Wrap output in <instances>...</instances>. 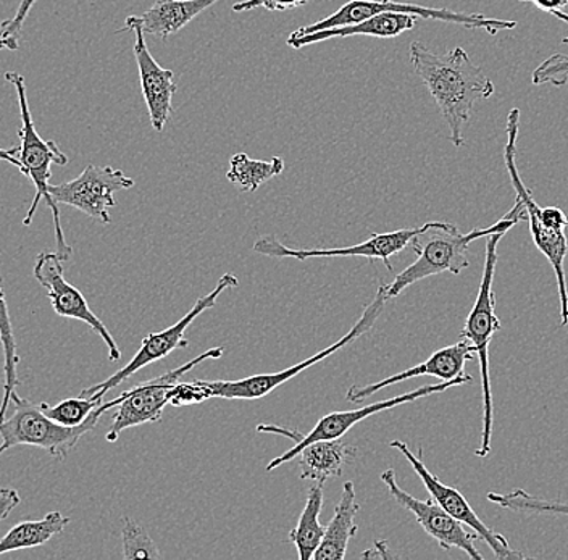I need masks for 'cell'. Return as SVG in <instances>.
Listing matches in <instances>:
<instances>
[{"mask_svg": "<svg viewBox=\"0 0 568 560\" xmlns=\"http://www.w3.org/2000/svg\"><path fill=\"white\" fill-rule=\"evenodd\" d=\"M527 220L524 202L515 200L514 207L495 225L483 230H471L460 233L453 223L428 222L420 226V232L410 241L412 251L417 254V261L399 273L393 283L385 285L386 297L394 299L404 293L408 286L415 285L429 276L449 272L460 275L468 268L467 251L474 241L488 237L495 233H509L518 222Z\"/></svg>", "mask_w": 568, "mask_h": 560, "instance_id": "2", "label": "cell"}, {"mask_svg": "<svg viewBox=\"0 0 568 560\" xmlns=\"http://www.w3.org/2000/svg\"><path fill=\"white\" fill-rule=\"evenodd\" d=\"M20 495L13 488H0V522L12 513V510L20 505Z\"/></svg>", "mask_w": 568, "mask_h": 560, "instance_id": "33", "label": "cell"}, {"mask_svg": "<svg viewBox=\"0 0 568 560\" xmlns=\"http://www.w3.org/2000/svg\"><path fill=\"white\" fill-rule=\"evenodd\" d=\"M237 285H240V282H237L233 273L223 275L222 278L219 279V283H216L215 289L205 294L204 297H199L193 308H191L181 320H178L175 325L169 326V328L162 329V332L149 333V335L142 339L140 350L134 354L133 359L128 362V364L124 365L123 368H120L116 374H113L112 377L98 383V385L91 386V388L83 389L80 396H83V398H91V396L104 398L106 393L122 385L123 381H126L131 375L136 374L141 368L148 367L149 364H154V362L165 359L173 350L186 349V347L190 346V339L186 338V329L193 325V322L199 315L204 314L209 308L215 307L216 299H219L223 291L237 288Z\"/></svg>", "mask_w": 568, "mask_h": 560, "instance_id": "8", "label": "cell"}, {"mask_svg": "<svg viewBox=\"0 0 568 560\" xmlns=\"http://www.w3.org/2000/svg\"><path fill=\"white\" fill-rule=\"evenodd\" d=\"M420 232V228L397 230V232L382 233V235H372L367 241L361 244H354L349 247H329V250H293L286 244L280 243L275 236H264L254 244V253L266 255L273 258H296V261H307V258H329V257H365L379 258L386 265L388 271L393 272L390 257L403 253L410 246V241Z\"/></svg>", "mask_w": 568, "mask_h": 560, "instance_id": "15", "label": "cell"}, {"mask_svg": "<svg viewBox=\"0 0 568 560\" xmlns=\"http://www.w3.org/2000/svg\"><path fill=\"white\" fill-rule=\"evenodd\" d=\"M506 235L507 233H495L486 237L485 267H483L477 301L468 314L464 328L460 329V339L471 342L481 367L483 430L481 442L475 451L478 457H488L491 454L495 406H493L491 375H489V368H491L489 367V344L495 333L503 328L496 315V294L493 283H495L497 265V244Z\"/></svg>", "mask_w": 568, "mask_h": 560, "instance_id": "5", "label": "cell"}, {"mask_svg": "<svg viewBox=\"0 0 568 560\" xmlns=\"http://www.w3.org/2000/svg\"><path fill=\"white\" fill-rule=\"evenodd\" d=\"M209 399H212L211 391L205 388L202 380H194L193 383L178 381L173 385L172 391H170V406L173 407L202 404Z\"/></svg>", "mask_w": 568, "mask_h": 560, "instance_id": "30", "label": "cell"}, {"mask_svg": "<svg viewBox=\"0 0 568 560\" xmlns=\"http://www.w3.org/2000/svg\"><path fill=\"white\" fill-rule=\"evenodd\" d=\"M408 54L414 72L428 88L449 128L450 141L460 149L465 144L464 126L470 122L475 104L495 94V83L462 48L439 55L424 42L414 41Z\"/></svg>", "mask_w": 568, "mask_h": 560, "instance_id": "1", "label": "cell"}, {"mask_svg": "<svg viewBox=\"0 0 568 560\" xmlns=\"http://www.w3.org/2000/svg\"><path fill=\"white\" fill-rule=\"evenodd\" d=\"M489 502L503 507V509L513 510V512L538 513V516H568V502L549 501L521 488H515L506 495L500 492H488Z\"/></svg>", "mask_w": 568, "mask_h": 560, "instance_id": "26", "label": "cell"}, {"mask_svg": "<svg viewBox=\"0 0 568 560\" xmlns=\"http://www.w3.org/2000/svg\"><path fill=\"white\" fill-rule=\"evenodd\" d=\"M389 446L393 449H397V451L406 457L407 462L410 464L415 474L420 477L422 483L428 489L432 498L435 499L449 516H453L454 519L470 527L471 530L491 548L493 554H495L497 560L525 559L521 552L514 551V549L510 548L509 541H507L503 534L496 533V531H493L491 528L486 527V525L479 520V517L475 513V510L471 509V506L468 505L467 499H465V496L462 495L459 489L447 487L438 477H435L432 471L426 469L424 460L420 459L422 449L420 454L415 456V454L410 451V448H408V445L404 441H399V439H394V441L389 442Z\"/></svg>", "mask_w": 568, "mask_h": 560, "instance_id": "14", "label": "cell"}, {"mask_svg": "<svg viewBox=\"0 0 568 560\" xmlns=\"http://www.w3.org/2000/svg\"><path fill=\"white\" fill-rule=\"evenodd\" d=\"M562 44H568V37L562 39Z\"/></svg>", "mask_w": 568, "mask_h": 560, "instance_id": "38", "label": "cell"}, {"mask_svg": "<svg viewBox=\"0 0 568 560\" xmlns=\"http://www.w3.org/2000/svg\"><path fill=\"white\" fill-rule=\"evenodd\" d=\"M386 303H388V297H386L385 285H382L379 286L378 291H376L372 303L365 306L361 318L357 320V324H355L353 328L349 329L347 335H344L339 342L332 344V346L326 347V349L320 350V353L315 354V356L308 357V359L293 365V367L284 368V370L276 371V374L254 375V377L243 378V380H213L202 383H204L205 388L211 391L212 399L222 398L230 400H255L265 398V396H268L270 393L275 391L278 386L293 380V378L297 377L301 371L314 367L315 364L325 360L326 357L333 356V354L337 353L339 349H343V347L349 346L351 343L357 342V339L361 338V336H364L365 333L372 332L373 326H375L376 320L379 318V315L383 314V308H385Z\"/></svg>", "mask_w": 568, "mask_h": 560, "instance_id": "7", "label": "cell"}, {"mask_svg": "<svg viewBox=\"0 0 568 560\" xmlns=\"http://www.w3.org/2000/svg\"><path fill=\"white\" fill-rule=\"evenodd\" d=\"M383 12H403L425 20L446 21V23L460 24L467 30H485L486 33L497 34L499 31H510L517 28V21L488 19L481 13L450 12L447 9H428L417 3H400L393 0H351L344 3L337 12L326 19L315 21L308 27H301L294 31L296 34H311L315 31L329 30V28L347 27L379 16Z\"/></svg>", "mask_w": 568, "mask_h": 560, "instance_id": "9", "label": "cell"}, {"mask_svg": "<svg viewBox=\"0 0 568 560\" xmlns=\"http://www.w3.org/2000/svg\"><path fill=\"white\" fill-rule=\"evenodd\" d=\"M136 41H134V57L140 70L141 91L148 105L151 125L158 133L170 122L173 115V95L176 94L178 84L172 70L163 69L149 52L145 44V34L140 27H131Z\"/></svg>", "mask_w": 568, "mask_h": 560, "instance_id": "16", "label": "cell"}, {"mask_svg": "<svg viewBox=\"0 0 568 560\" xmlns=\"http://www.w3.org/2000/svg\"><path fill=\"white\" fill-rule=\"evenodd\" d=\"M36 2H38V0H21L16 17L2 21V24H0L2 37L12 44L13 51L20 48L21 30H23L24 20H27L28 13L31 12Z\"/></svg>", "mask_w": 568, "mask_h": 560, "instance_id": "31", "label": "cell"}, {"mask_svg": "<svg viewBox=\"0 0 568 560\" xmlns=\"http://www.w3.org/2000/svg\"><path fill=\"white\" fill-rule=\"evenodd\" d=\"M308 0H244L234 3V12H247V10L265 9L270 12H284V10L297 9L305 6Z\"/></svg>", "mask_w": 568, "mask_h": 560, "instance_id": "32", "label": "cell"}, {"mask_svg": "<svg viewBox=\"0 0 568 560\" xmlns=\"http://www.w3.org/2000/svg\"><path fill=\"white\" fill-rule=\"evenodd\" d=\"M69 523V517L60 512H49L41 520H24L0 540V554L44 546L55 534L62 533Z\"/></svg>", "mask_w": 568, "mask_h": 560, "instance_id": "23", "label": "cell"}, {"mask_svg": "<svg viewBox=\"0 0 568 560\" xmlns=\"http://www.w3.org/2000/svg\"><path fill=\"white\" fill-rule=\"evenodd\" d=\"M284 172L282 157H272L270 161H255L244 152L233 155L230 161V170L226 179L241 191V193H254L262 184Z\"/></svg>", "mask_w": 568, "mask_h": 560, "instance_id": "25", "label": "cell"}, {"mask_svg": "<svg viewBox=\"0 0 568 560\" xmlns=\"http://www.w3.org/2000/svg\"><path fill=\"white\" fill-rule=\"evenodd\" d=\"M418 17L403 12H383L358 23L347 27L329 28V30L315 31L311 34H290L286 44L293 49H302L305 45L318 44L333 38L372 37L397 38L417 27Z\"/></svg>", "mask_w": 568, "mask_h": 560, "instance_id": "19", "label": "cell"}, {"mask_svg": "<svg viewBox=\"0 0 568 560\" xmlns=\"http://www.w3.org/2000/svg\"><path fill=\"white\" fill-rule=\"evenodd\" d=\"M0 343L3 350V399L0 404V420L7 417L10 399L16 393L18 380L17 367L20 364V356L17 354L16 335H13L12 318H10L9 304H7L6 289L0 278Z\"/></svg>", "mask_w": 568, "mask_h": 560, "instance_id": "24", "label": "cell"}, {"mask_svg": "<svg viewBox=\"0 0 568 560\" xmlns=\"http://www.w3.org/2000/svg\"><path fill=\"white\" fill-rule=\"evenodd\" d=\"M568 81V54H554L542 60L531 74V83L535 86L552 84V86H566Z\"/></svg>", "mask_w": 568, "mask_h": 560, "instance_id": "29", "label": "cell"}, {"mask_svg": "<svg viewBox=\"0 0 568 560\" xmlns=\"http://www.w3.org/2000/svg\"><path fill=\"white\" fill-rule=\"evenodd\" d=\"M385 2H388V0H385Z\"/></svg>", "mask_w": 568, "mask_h": 560, "instance_id": "40", "label": "cell"}, {"mask_svg": "<svg viewBox=\"0 0 568 560\" xmlns=\"http://www.w3.org/2000/svg\"><path fill=\"white\" fill-rule=\"evenodd\" d=\"M382 481L388 488L389 495L393 496L397 505L403 506L408 512L414 513L417 522L424 528L425 533L432 537L433 540L438 542L439 548L444 551L450 549H459L465 552L468 558L474 560H483L481 552L478 551L475 542L481 540L477 533H468L464 528V523L454 519L453 516L446 512L435 499L429 498L426 501L414 498L408 495L403 488L397 485L396 474L394 470H385L382 474Z\"/></svg>", "mask_w": 568, "mask_h": 560, "instance_id": "13", "label": "cell"}, {"mask_svg": "<svg viewBox=\"0 0 568 560\" xmlns=\"http://www.w3.org/2000/svg\"><path fill=\"white\" fill-rule=\"evenodd\" d=\"M6 80L16 88L18 104H20L21 144L20 147H18V161L21 163L20 172L23 173L36 187L33 204L28 208L23 225L30 226L31 223H33L39 204L44 201L45 205L51 208L53 223H55V253L59 254V257L62 258L63 262L70 261L73 250H71L70 244L67 243L65 235H63L62 223H60L59 204L52 200L51 193H49V187H51L49 180H51L52 176V165H67L69 157L60 151L59 145L53 143V141H45L39 136L38 130H36L34 126L33 115H31L30 104H28L24 78L17 72H7Z\"/></svg>", "mask_w": 568, "mask_h": 560, "instance_id": "3", "label": "cell"}, {"mask_svg": "<svg viewBox=\"0 0 568 560\" xmlns=\"http://www.w3.org/2000/svg\"><path fill=\"white\" fill-rule=\"evenodd\" d=\"M122 538L124 559H160L158 544L149 537L148 531L134 520H124Z\"/></svg>", "mask_w": 568, "mask_h": 560, "instance_id": "28", "label": "cell"}, {"mask_svg": "<svg viewBox=\"0 0 568 560\" xmlns=\"http://www.w3.org/2000/svg\"><path fill=\"white\" fill-rule=\"evenodd\" d=\"M65 262L57 253H41L36 257L34 278L42 288L48 289L49 301L53 312L59 317L73 318V320L83 322L89 328L94 329L109 349V359L116 362L122 359V350L119 344L113 339L104 322L91 310L87 297L81 291L74 288L65 279Z\"/></svg>", "mask_w": 568, "mask_h": 560, "instance_id": "11", "label": "cell"}, {"mask_svg": "<svg viewBox=\"0 0 568 560\" xmlns=\"http://www.w3.org/2000/svg\"><path fill=\"white\" fill-rule=\"evenodd\" d=\"M520 2H532V0H520Z\"/></svg>", "mask_w": 568, "mask_h": 560, "instance_id": "39", "label": "cell"}, {"mask_svg": "<svg viewBox=\"0 0 568 560\" xmlns=\"http://www.w3.org/2000/svg\"><path fill=\"white\" fill-rule=\"evenodd\" d=\"M470 383H474V377L464 374L460 375V377L454 378V380L442 381L438 383V385L422 386V388L414 389V391L406 393V395L379 400V403L371 404V406L358 407V409L355 410H344V413H332L328 414V416L320 418L317 425H315L307 435H302L297 430H287V428L278 427V425H258V434H276L293 439V448L287 449L283 456L273 459L272 462L266 466V471L278 469L283 464L296 459L297 452H300L304 446L311 445V442L320 441V439L343 438L344 435L353 430L355 425L367 420V418L375 416V414L385 413V410L394 409V407L414 403V400L426 398V396L439 395V393L447 391V389L454 388V386L470 385Z\"/></svg>", "mask_w": 568, "mask_h": 560, "instance_id": "6", "label": "cell"}, {"mask_svg": "<svg viewBox=\"0 0 568 560\" xmlns=\"http://www.w3.org/2000/svg\"><path fill=\"white\" fill-rule=\"evenodd\" d=\"M216 2L220 0H155L142 16L128 17L123 30L140 27L144 34L166 41Z\"/></svg>", "mask_w": 568, "mask_h": 560, "instance_id": "18", "label": "cell"}, {"mask_svg": "<svg viewBox=\"0 0 568 560\" xmlns=\"http://www.w3.org/2000/svg\"><path fill=\"white\" fill-rule=\"evenodd\" d=\"M475 354H477L475 347L460 339L459 343L453 344V346L436 350V353H433L432 356L425 362H422V364L399 371V374L385 378V380L371 383V385L365 386H351L346 393V400L353 404L362 403V400L371 398V396L376 395V393L382 391V389L388 388V386L410 380V378L422 377V375L436 377L442 381L454 380V378L464 375L465 364H467L468 360L475 359Z\"/></svg>", "mask_w": 568, "mask_h": 560, "instance_id": "17", "label": "cell"}, {"mask_svg": "<svg viewBox=\"0 0 568 560\" xmlns=\"http://www.w3.org/2000/svg\"><path fill=\"white\" fill-rule=\"evenodd\" d=\"M0 161L12 163L18 170H21V163L18 161V147L2 149L0 147Z\"/></svg>", "mask_w": 568, "mask_h": 560, "instance_id": "36", "label": "cell"}, {"mask_svg": "<svg viewBox=\"0 0 568 560\" xmlns=\"http://www.w3.org/2000/svg\"><path fill=\"white\" fill-rule=\"evenodd\" d=\"M532 2L542 12L549 13V16L556 17V19L568 24V13L564 12V9L568 6V0H532Z\"/></svg>", "mask_w": 568, "mask_h": 560, "instance_id": "34", "label": "cell"}, {"mask_svg": "<svg viewBox=\"0 0 568 560\" xmlns=\"http://www.w3.org/2000/svg\"><path fill=\"white\" fill-rule=\"evenodd\" d=\"M322 509L323 483H314L308 488L307 501H305L296 527L290 531V542L296 546L301 560L314 559L315 552L325 537L326 527L320 523Z\"/></svg>", "mask_w": 568, "mask_h": 560, "instance_id": "22", "label": "cell"}, {"mask_svg": "<svg viewBox=\"0 0 568 560\" xmlns=\"http://www.w3.org/2000/svg\"><path fill=\"white\" fill-rule=\"evenodd\" d=\"M120 400L122 398L119 396L109 403H102L84 424L65 427L51 420L31 400L13 393L10 399V403H13V414L0 420V456L16 446H34L51 454L53 459L65 460L77 448L80 439L94 430L106 410L119 406Z\"/></svg>", "mask_w": 568, "mask_h": 560, "instance_id": "4", "label": "cell"}, {"mask_svg": "<svg viewBox=\"0 0 568 560\" xmlns=\"http://www.w3.org/2000/svg\"><path fill=\"white\" fill-rule=\"evenodd\" d=\"M2 49H9V51H13L12 44H10L7 39H3L2 31H0V51H2Z\"/></svg>", "mask_w": 568, "mask_h": 560, "instance_id": "37", "label": "cell"}, {"mask_svg": "<svg viewBox=\"0 0 568 560\" xmlns=\"http://www.w3.org/2000/svg\"><path fill=\"white\" fill-rule=\"evenodd\" d=\"M362 558H364V559H394V558H397V556L393 554V552L389 551L388 542L375 541V544H373V548L368 549V551H365L364 554H362Z\"/></svg>", "mask_w": 568, "mask_h": 560, "instance_id": "35", "label": "cell"}, {"mask_svg": "<svg viewBox=\"0 0 568 560\" xmlns=\"http://www.w3.org/2000/svg\"><path fill=\"white\" fill-rule=\"evenodd\" d=\"M358 509H361V506L357 502L354 483L347 481V483H344L343 495H341L339 502H337L335 516L326 527L322 544L318 546L317 552H315V560H341L346 558L347 546H349V541L353 540L358 530V525L355 522Z\"/></svg>", "mask_w": 568, "mask_h": 560, "instance_id": "21", "label": "cell"}, {"mask_svg": "<svg viewBox=\"0 0 568 560\" xmlns=\"http://www.w3.org/2000/svg\"><path fill=\"white\" fill-rule=\"evenodd\" d=\"M357 448L339 439H320L297 452L302 480L325 485L329 478L339 477L347 464L357 456Z\"/></svg>", "mask_w": 568, "mask_h": 560, "instance_id": "20", "label": "cell"}, {"mask_svg": "<svg viewBox=\"0 0 568 560\" xmlns=\"http://www.w3.org/2000/svg\"><path fill=\"white\" fill-rule=\"evenodd\" d=\"M134 180L124 175L122 170L112 166L88 165L80 176L49 187L52 200L57 204L70 205L83 212L88 217L109 225L110 208L115 207L116 191L131 190Z\"/></svg>", "mask_w": 568, "mask_h": 560, "instance_id": "12", "label": "cell"}, {"mask_svg": "<svg viewBox=\"0 0 568 560\" xmlns=\"http://www.w3.org/2000/svg\"><path fill=\"white\" fill-rule=\"evenodd\" d=\"M223 353H225L223 347H212L201 356L194 357L193 360L176 367L175 370L166 371L154 380L140 383L130 391L122 393L119 410L113 416L110 430L105 435L106 441L115 442L128 428L159 421L165 407L170 406V391H172L173 385L202 362L220 359Z\"/></svg>", "mask_w": 568, "mask_h": 560, "instance_id": "10", "label": "cell"}, {"mask_svg": "<svg viewBox=\"0 0 568 560\" xmlns=\"http://www.w3.org/2000/svg\"><path fill=\"white\" fill-rule=\"evenodd\" d=\"M104 398H71L62 400L59 404H39V409L45 414L51 420L57 424L65 425V427H78V425L84 424L88 417L101 406Z\"/></svg>", "mask_w": 568, "mask_h": 560, "instance_id": "27", "label": "cell"}]
</instances>
